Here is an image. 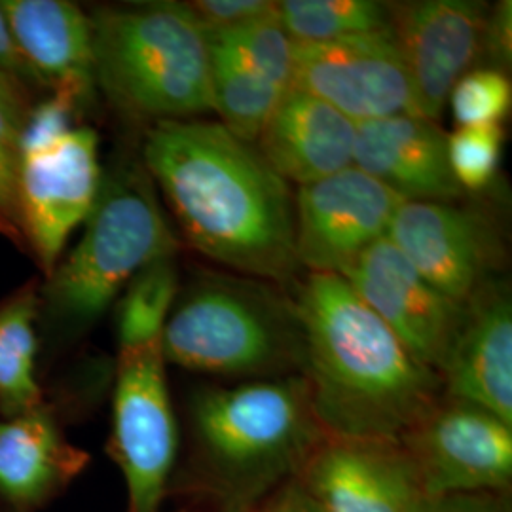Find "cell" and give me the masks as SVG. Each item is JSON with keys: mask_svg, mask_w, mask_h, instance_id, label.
Instances as JSON below:
<instances>
[{"mask_svg": "<svg viewBox=\"0 0 512 512\" xmlns=\"http://www.w3.org/2000/svg\"><path fill=\"white\" fill-rule=\"evenodd\" d=\"M37 283L0 304V416L16 418L44 404L37 380Z\"/></svg>", "mask_w": 512, "mask_h": 512, "instance_id": "21", "label": "cell"}, {"mask_svg": "<svg viewBox=\"0 0 512 512\" xmlns=\"http://www.w3.org/2000/svg\"><path fill=\"white\" fill-rule=\"evenodd\" d=\"M448 101L459 126H501L511 112V82L490 67L473 69L459 78Z\"/></svg>", "mask_w": 512, "mask_h": 512, "instance_id": "27", "label": "cell"}, {"mask_svg": "<svg viewBox=\"0 0 512 512\" xmlns=\"http://www.w3.org/2000/svg\"><path fill=\"white\" fill-rule=\"evenodd\" d=\"M275 18L293 42H329L389 27V2L283 0Z\"/></svg>", "mask_w": 512, "mask_h": 512, "instance_id": "23", "label": "cell"}, {"mask_svg": "<svg viewBox=\"0 0 512 512\" xmlns=\"http://www.w3.org/2000/svg\"><path fill=\"white\" fill-rule=\"evenodd\" d=\"M387 239L437 291L458 304L494 283L503 243L482 211L442 202H403Z\"/></svg>", "mask_w": 512, "mask_h": 512, "instance_id": "11", "label": "cell"}, {"mask_svg": "<svg viewBox=\"0 0 512 512\" xmlns=\"http://www.w3.org/2000/svg\"><path fill=\"white\" fill-rule=\"evenodd\" d=\"M440 380L444 397L475 404L512 427V306L501 283L467 304Z\"/></svg>", "mask_w": 512, "mask_h": 512, "instance_id": "17", "label": "cell"}, {"mask_svg": "<svg viewBox=\"0 0 512 512\" xmlns=\"http://www.w3.org/2000/svg\"><path fill=\"white\" fill-rule=\"evenodd\" d=\"M101 181L99 139L92 128H71L44 147L21 152L18 194L23 238L46 275L59 264L67 239L90 217Z\"/></svg>", "mask_w": 512, "mask_h": 512, "instance_id": "10", "label": "cell"}, {"mask_svg": "<svg viewBox=\"0 0 512 512\" xmlns=\"http://www.w3.org/2000/svg\"><path fill=\"white\" fill-rule=\"evenodd\" d=\"M501 150V126H461L448 135V160L463 192H482L494 183Z\"/></svg>", "mask_w": 512, "mask_h": 512, "instance_id": "28", "label": "cell"}, {"mask_svg": "<svg viewBox=\"0 0 512 512\" xmlns=\"http://www.w3.org/2000/svg\"><path fill=\"white\" fill-rule=\"evenodd\" d=\"M19 54L37 84L67 93L80 105L92 97V23L67 0H2Z\"/></svg>", "mask_w": 512, "mask_h": 512, "instance_id": "19", "label": "cell"}, {"mask_svg": "<svg viewBox=\"0 0 512 512\" xmlns=\"http://www.w3.org/2000/svg\"><path fill=\"white\" fill-rule=\"evenodd\" d=\"M88 465V454L65 439L48 404L0 420V495L35 509L61 492Z\"/></svg>", "mask_w": 512, "mask_h": 512, "instance_id": "20", "label": "cell"}, {"mask_svg": "<svg viewBox=\"0 0 512 512\" xmlns=\"http://www.w3.org/2000/svg\"><path fill=\"white\" fill-rule=\"evenodd\" d=\"M342 277L404 348L440 376L467 304L454 302L425 281L387 236L357 256Z\"/></svg>", "mask_w": 512, "mask_h": 512, "instance_id": "14", "label": "cell"}, {"mask_svg": "<svg viewBox=\"0 0 512 512\" xmlns=\"http://www.w3.org/2000/svg\"><path fill=\"white\" fill-rule=\"evenodd\" d=\"M497 512H511V509H509V505H505V501H501V505H499Z\"/></svg>", "mask_w": 512, "mask_h": 512, "instance_id": "34", "label": "cell"}, {"mask_svg": "<svg viewBox=\"0 0 512 512\" xmlns=\"http://www.w3.org/2000/svg\"><path fill=\"white\" fill-rule=\"evenodd\" d=\"M177 293L179 275L173 258L156 260L135 275L118 304L120 349L162 340Z\"/></svg>", "mask_w": 512, "mask_h": 512, "instance_id": "24", "label": "cell"}, {"mask_svg": "<svg viewBox=\"0 0 512 512\" xmlns=\"http://www.w3.org/2000/svg\"><path fill=\"white\" fill-rule=\"evenodd\" d=\"M207 44L211 93L220 124L241 141L255 145L287 90L256 73L217 40L207 37Z\"/></svg>", "mask_w": 512, "mask_h": 512, "instance_id": "22", "label": "cell"}, {"mask_svg": "<svg viewBox=\"0 0 512 512\" xmlns=\"http://www.w3.org/2000/svg\"><path fill=\"white\" fill-rule=\"evenodd\" d=\"M294 308L302 376L327 435L401 442L444 397L439 374L404 348L342 275H308Z\"/></svg>", "mask_w": 512, "mask_h": 512, "instance_id": "2", "label": "cell"}, {"mask_svg": "<svg viewBox=\"0 0 512 512\" xmlns=\"http://www.w3.org/2000/svg\"><path fill=\"white\" fill-rule=\"evenodd\" d=\"M401 444L425 497L503 492L512 478V427L475 404L442 397Z\"/></svg>", "mask_w": 512, "mask_h": 512, "instance_id": "9", "label": "cell"}, {"mask_svg": "<svg viewBox=\"0 0 512 512\" xmlns=\"http://www.w3.org/2000/svg\"><path fill=\"white\" fill-rule=\"evenodd\" d=\"M488 14L473 0L389 2V31L421 118L437 122L459 78L482 59Z\"/></svg>", "mask_w": 512, "mask_h": 512, "instance_id": "13", "label": "cell"}, {"mask_svg": "<svg viewBox=\"0 0 512 512\" xmlns=\"http://www.w3.org/2000/svg\"><path fill=\"white\" fill-rule=\"evenodd\" d=\"M0 69L4 73L12 74L14 78L21 80H27V82H37L35 76L31 73V69L27 67L25 59L19 54L18 46L12 38L10 33V27H8V21L6 16L0 8Z\"/></svg>", "mask_w": 512, "mask_h": 512, "instance_id": "33", "label": "cell"}, {"mask_svg": "<svg viewBox=\"0 0 512 512\" xmlns=\"http://www.w3.org/2000/svg\"><path fill=\"white\" fill-rule=\"evenodd\" d=\"M511 14V2H499L490 10L486 23L482 57H488L501 73H505L503 69L511 63Z\"/></svg>", "mask_w": 512, "mask_h": 512, "instance_id": "30", "label": "cell"}, {"mask_svg": "<svg viewBox=\"0 0 512 512\" xmlns=\"http://www.w3.org/2000/svg\"><path fill=\"white\" fill-rule=\"evenodd\" d=\"M143 165L198 253L258 281L298 272L291 184L255 145L220 122H160L148 129Z\"/></svg>", "mask_w": 512, "mask_h": 512, "instance_id": "1", "label": "cell"}, {"mask_svg": "<svg viewBox=\"0 0 512 512\" xmlns=\"http://www.w3.org/2000/svg\"><path fill=\"white\" fill-rule=\"evenodd\" d=\"M243 59L256 73L275 86L289 90L293 80V40L272 16L255 19L238 27L205 33Z\"/></svg>", "mask_w": 512, "mask_h": 512, "instance_id": "26", "label": "cell"}, {"mask_svg": "<svg viewBox=\"0 0 512 512\" xmlns=\"http://www.w3.org/2000/svg\"><path fill=\"white\" fill-rule=\"evenodd\" d=\"M247 512H323L298 478L279 486Z\"/></svg>", "mask_w": 512, "mask_h": 512, "instance_id": "31", "label": "cell"}, {"mask_svg": "<svg viewBox=\"0 0 512 512\" xmlns=\"http://www.w3.org/2000/svg\"><path fill=\"white\" fill-rule=\"evenodd\" d=\"M186 4L205 33L226 31L275 12L272 0H196Z\"/></svg>", "mask_w": 512, "mask_h": 512, "instance_id": "29", "label": "cell"}, {"mask_svg": "<svg viewBox=\"0 0 512 512\" xmlns=\"http://www.w3.org/2000/svg\"><path fill=\"white\" fill-rule=\"evenodd\" d=\"M357 124L310 93L289 88L255 147L287 183H317L353 165Z\"/></svg>", "mask_w": 512, "mask_h": 512, "instance_id": "18", "label": "cell"}, {"mask_svg": "<svg viewBox=\"0 0 512 512\" xmlns=\"http://www.w3.org/2000/svg\"><path fill=\"white\" fill-rule=\"evenodd\" d=\"M71 255L48 275L44 298L55 319L86 327L148 264L173 258L179 239L167 224L145 165H118L103 177L97 202Z\"/></svg>", "mask_w": 512, "mask_h": 512, "instance_id": "6", "label": "cell"}, {"mask_svg": "<svg viewBox=\"0 0 512 512\" xmlns=\"http://www.w3.org/2000/svg\"><path fill=\"white\" fill-rule=\"evenodd\" d=\"M33 107L18 78L0 69V232L25 241L19 217L21 139Z\"/></svg>", "mask_w": 512, "mask_h": 512, "instance_id": "25", "label": "cell"}, {"mask_svg": "<svg viewBox=\"0 0 512 512\" xmlns=\"http://www.w3.org/2000/svg\"><path fill=\"white\" fill-rule=\"evenodd\" d=\"M503 499L494 494H452L427 497L420 512H497Z\"/></svg>", "mask_w": 512, "mask_h": 512, "instance_id": "32", "label": "cell"}, {"mask_svg": "<svg viewBox=\"0 0 512 512\" xmlns=\"http://www.w3.org/2000/svg\"><path fill=\"white\" fill-rule=\"evenodd\" d=\"M162 344L120 349L109 452L128 486V512H160L179 448Z\"/></svg>", "mask_w": 512, "mask_h": 512, "instance_id": "7", "label": "cell"}, {"mask_svg": "<svg viewBox=\"0 0 512 512\" xmlns=\"http://www.w3.org/2000/svg\"><path fill=\"white\" fill-rule=\"evenodd\" d=\"M353 165L404 202L458 203L465 196L448 160V135L421 116L359 122Z\"/></svg>", "mask_w": 512, "mask_h": 512, "instance_id": "16", "label": "cell"}, {"mask_svg": "<svg viewBox=\"0 0 512 512\" xmlns=\"http://www.w3.org/2000/svg\"><path fill=\"white\" fill-rule=\"evenodd\" d=\"M165 363L230 378L302 374L304 338L294 302L251 277L198 283L169 313Z\"/></svg>", "mask_w": 512, "mask_h": 512, "instance_id": "5", "label": "cell"}, {"mask_svg": "<svg viewBox=\"0 0 512 512\" xmlns=\"http://www.w3.org/2000/svg\"><path fill=\"white\" fill-rule=\"evenodd\" d=\"M90 23L95 86L124 116L154 126L215 112L207 35L188 4L99 8Z\"/></svg>", "mask_w": 512, "mask_h": 512, "instance_id": "4", "label": "cell"}, {"mask_svg": "<svg viewBox=\"0 0 512 512\" xmlns=\"http://www.w3.org/2000/svg\"><path fill=\"white\" fill-rule=\"evenodd\" d=\"M404 200L359 167L298 186L296 258L310 274L344 275L374 241L385 238Z\"/></svg>", "mask_w": 512, "mask_h": 512, "instance_id": "12", "label": "cell"}, {"mask_svg": "<svg viewBox=\"0 0 512 512\" xmlns=\"http://www.w3.org/2000/svg\"><path fill=\"white\" fill-rule=\"evenodd\" d=\"M291 88L329 103L355 124L420 116L389 27L329 42H293Z\"/></svg>", "mask_w": 512, "mask_h": 512, "instance_id": "8", "label": "cell"}, {"mask_svg": "<svg viewBox=\"0 0 512 512\" xmlns=\"http://www.w3.org/2000/svg\"><path fill=\"white\" fill-rule=\"evenodd\" d=\"M203 471L230 512L300 475L327 437L302 374L202 391L192 404Z\"/></svg>", "mask_w": 512, "mask_h": 512, "instance_id": "3", "label": "cell"}, {"mask_svg": "<svg viewBox=\"0 0 512 512\" xmlns=\"http://www.w3.org/2000/svg\"><path fill=\"white\" fill-rule=\"evenodd\" d=\"M323 512H420L427 499L401 442L327 435L296 476Z\"/></svg>", "mask_w": 512, "mask_h": 512, "instance_id": "15", "label": "cell"}, {"mask_svg": "<svg viewBox=\"0 0 512 512\" xmlns=\"http://www.w3.org/2000/svg\"><path fill=\"white\" fill-rule=\"evenodd\" d=\"M181 512H192V511H181Z\"/></svg>", "mask_w": 512, "mask_h": 512, "instance_id": "35", "label": "cell"}]
</instances>
